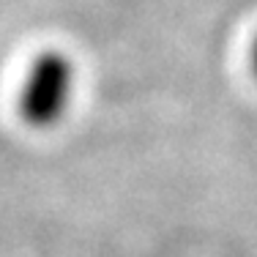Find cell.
Wrapping results in <instances>:
<instances>
[{
	"instance_id": "6da1fadb",
	"label": "cell",
	"mask_w": 257,
	"mask_h": 257,
	"mask_svg": "<svg viewBox=\"0 0 257 257\" xmlns=\"http://www.w3.org/2000/svg\"><path fill=\"white\" fill-rule=\"evenodd\" d=\"M71 93V71L66 60L44 58L36 66L22 93V115L33 126H50L63 115Z\"/></svg>"
}]
</instances>
